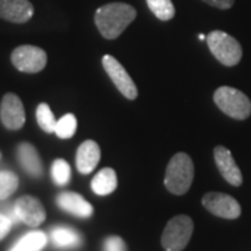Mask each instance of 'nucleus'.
Returning a JSON list of instances; mask_svg holds the SVG:
<instances>
[{
	"mask_svg": "<svg viewBox=\"0 0 251 251\" xmlns=\"http://www.w3.org/2000/svg\"><path fill=\"white\" fill-rule=\"evenodd\" d=\"M135 17L137 11L133 6L122 1H113L100 6L95 11L94 21L99 34L105 39H116L134 21Z\"/></svg>",
	"mask_w": 251,
	"mask_h": 251,
	"instance_id": "nucleus-1",
	"label": "nucleus"
},
{
	"mask_svg": "<svg viewBox=\"0 0 251 251\" xmlns=\"http://www.w3.org/2000/svg\"><path fill=\"white\" fill-rule=\"evenodd\" d=\"M194 180V163L187 153L179 152L172 156L166 166L165 187L175 196H184Z\"/></svg>",
	"mask_w": 251,
	"mask_h": 251,
	"instance_id": "nucleus-2",
	"label": "nucleus"
},
{
	"mask_svg": "<svg viewBox=\"0 0 251 251\" xmlns=\"http://www.w3.org/2000/svg\"><path fill=\"white\" fill-rule=\"evenodd\" d=\"M206 45L216 60L226 67H233L242 60L240 42L224 31H212L206 35Z\"/></svg>",
	"mask_w": 251,
	"mask_h": 251,
	"instance_id": "nucleus-3",
	"label": "nucleus"
},
{
	"mask_svg": "<svg viewBox=\"0 0 251 251\" xmlns=\"http://www.w3.org/2000/svg\"><path fill=\"white\" fill-rule=\"evenodd\" d=\"M214 102L221 112L236 120H244L251 115L250 98L233 87H219L214 94Z\"/></svg>",
	"mask_w": 251,
	"mask_h": 251,
	"instance_id": "nucleus-4",
	"label": "nucleus"
},
{
	"mask_svg": "<svg viewBox=\"0 0 251 251\" xmlns=\"http://www.w3.org/2000/svg\"><path fill=\"white\" fill-rule=\"evenodd\" d=\"M193 230L194 224L190 216L177 215L172 218L162 233V247L166 251L184 250L191 239Z\"/></svg>",
	"mask_w": 251,
	"mask_h": 251,
	"instance_id": "nucleus-5",
	"label": "nucleus"
},
{
	"mask_svg": "<svg viewBox=\"0 0 251 251\" xmlns=\"http://www.w3.org/2000/svg\"><path fill=\"white\" fill-rule=\"evenodd\" d=\"M11 63L18 72L35 74L46 67L48 54L39 46L21 45L11 52Z\"/></svg>",
	"mask_w": 251,
	"mask_h": 251,
	"instance_id": "nucleus-6",
	"label": "nucleus"
},
{
	"mask_svg": "<svg viewBox=\"0 0 251 251\" xmlns=\"http://www.w3.org/2000/svg\"><path fill=\"white\" fill-rule=\"evenodd\" d=\"M102 66L109 75V78L113 81L115 87L122 95H125L126 98L130 99V100L137 99L138 88H137L133 78L130 77V74L127 73V70L122 66V63L119 62L116 57H113L110 54H105L102 57Z\"/></svg>",
	"mask_w": 251,
	"mask_h": 251,
	"instance_id": "nucleus-7",
	"label": "nucleus"
},
{
	"mask_svg": "<svg viewBox=\"0 0 251 251\" xmlns=\"http://www.w3.org/2000/svg\"><path fill=\"white\" fill-rule=\"evenodd\" d=\"M202 205L211 214L225 219H237L242 214L240 204L232 196L225 193H206L202 197Z\"/></svg>",
	"mask_w": 251,
	"mask_h": 251,
	"instance_id": "nucleus-8",
	"label": "nucleus"
},
{
	"mask_svg": "<svg viewBox=\"0 0 251 251\" xmlns=\"http://www.w3.org/2000/svg\"><path fill=\"white\" fill-rule=\"evenodd\" d=\"M0 120L7 130H20L25 123V109L18 95L9 92L0 103Z\"/></svg>",
	"mask_w": 251,
	"mask_h": 251,
	"instance_id": "nucleus-9",
	"label": "nucleus"
},
{
	"mask_svg": "<svg viewBox=\"0 0 251 251\" xmlns=\"http://www.w3.org/2000/svg\"><path fill=\"white\" fill-rule=\"evenodd\" d=\"M14 216L31 227H36L46 219V211L42 202L32 196H23L16 201L13 208Z\"/></svg>",
	"mask_w": 251,
	"mask_h": 251,
	"instance_id": "nucleus-10",
	"label": "nucleus"
},
{
	"mask_svg": "<svg viewBox=\"0 0 251 251\" xmlns=\"http://www.w3.org/2000/svg\"><path fill=\"white\" fill-rule=\"evenodd\" d=\"M214 159H215L216 168L219 173L222 175L229 184H232L234 187L242 186L243 183V175L237 163L234 161L232 152L224 147V145H218L214 150Z\"/></svg>",
	"mask_w": 251,
	"mask_h": 251,
	"instance_id": "nucleus-11",
	"label": "nucleus"
},
{
	"mask_svg": "<svg viewBox=\"0 0 251 251\" xmlns=\"http://www.w3.org/2000/svg\"><path fill=\"white\" fill-rule=\"evenodd\" d=\"M34 16L29 0H0V18L13 24H24Z\"/></svg>",
	"mask_w": 251,
	"mask_h": 251,
	"instance_id": "nucleus-12",
	"label": "nucleus"
},
{
	"mask_svg": "<svg viewBox=\"0 0 251 251\" xmlns=\"http://www.w3.org/2000/svg\"><path fill=\"white\" fill-rule=\"evenodd\" d=\"M56 202L63 211L73 214L74 216H78V218H90L94 214V208L90 202L74 191L60 193L56 198Z\"/></svg>",
	"mask_w": 251,
	"mask_h": 251,
	"instance_id": "nucleus-13",
	"label": "nucleus"
},
{
	"mask_svg": "<svg viewBox=\"0 0 251 251\" xmlns=\"http://www.w3.org/2000/svg\"><path fill=\"white\" fill-rule=\"evenodd\" d=\"M100 159V148L95 141L87 140L81 144L75 153V166L80 173L88 175L97 168Z\"/></svg>",
	"mask_w": 251,
	"mask_h": 251,
	"instance_id": "nucleus-14",
	"label": "nucleus"
},
{
	"mask_svg": "<svg viewBox=\"0 0 251 251\" xmlns=\"http://www.w3.org/2000/svg\"><path fill=\"white\" fill-rule=\"evenodd\" d=\"M17 158L21 168L32 177H41L44 166L36 148L29 143H21L17 147Z\"/></svg>",
	"mask_w": 251,
	"mask_h": 251,
	"instance_id": "nucleus-15",
	"label": "nucleus"
},
{
	"mask_svg": "<svg viewBox=\"0 0 251 251\" xmlns=\"http://www.w3.org/2000/svg\"><path fill=\"white\" fill-rule=\"evenodd\" d=\"M117 187L116 172L112 168H103L91 181V188L97 196H109Z\"/></svg>",
	"mask_w": 251,
	"mask_h": 251,
	"instance_id": "nucleus-16",
	"label": "nucleus"
},
{
	"mask_svg": "<svg viewBox=\"0 0 251 251\" xmlns=\"http://www.w3.org/2000/svg\"><path fill=\"white\" fill-rule=\"evenodd\" d=\"M46 234L44 232H29L24 237H21L10 251H41L46 246Z\"/></svg>",
	"mask_w": 251,
	"mask_h": 251,
	"instance_id": "nucleus-17",
	"label": "nucleus"
},
{
	"mask_svg": "<svg viewBox=\"0 0 251 251\" xmlns=\"http://www.w3.org/2000/svg\"><path fill=\"white\" fill-rule=\"evenodd\" d=\"M52 240L54 246L60 249H70L80 244L81 236L70 227H54L52 230Z\"/></svg>",
	"mask_w": 251,
	"mask_h": 251,
	"instance_id": "nucleus-18",
	"label": "nucleus"
},
{
	"mask_svg": "<svg viewBox=\"0 0 251 251\" xmlns=\"http://www.w3.org/2000/svg\"><path fill=\"white\" fill-rule=\"evenodd\" d=\"M147 4L153 16L161 21H171L176 14L172 0H147Z\"/></svg>",
	"mask_w": 251,
	"mask_h": 251,
	"instance_id": "nucleus-19",
	"label": "nucleus"
},
{
	"mask_svg": "<svg viewBox=\"0 0 251 251\" xmlns=\"http://www.w3.org/2000/svg\"><path fill=\"white\" fill-rule=\"evenodd\" d=\"M36 122L39 127L45 131V133H54L56 128V119H54L52 110L49 108L48 103H39L36 108Z\"/></svg>",
	"mask_w": 251,
	"mask_h": 251,
	"instance_id": "nucleus-20",
	"label": "nucleus"
},
{
	"mask_svg": "<svg viewBox=\"0 0 251 251\" xmlns=\"http://www.w3.org/2000/svg\"><path fill=\"white\" fill-rule=\"evenodd\" d=\"M52 179L57 186H64L70 181L72 168H70L69 162L59 158L52 163Z\"/></svg>",
	"mask_w": 251,
	"mask_h": 251,
	"instance_id": "nucleus-21",
	"label": "nucleus"
},
{
	"mask_svg": "<svg viewBox=\"0 0 251 251\" xmlns=\"http://www.w3.org/2000/svg\"><path fill=\"white\" fill-rule=\"evenodd\" d=\"M77 130V119L73 113H67L57 120L56 123V128H54V134L59 138H72L73 135L75 134Z\"/></svg>",
	"mask_w": 251,
	"mask_h": 251,
	"instance_id": "nucleus-22",
	"label": "nucleus"
},
{
	"mask_svg": "<svg viewBox=\"0 0 251 251\" xmlns=\"http://www.w3.org/2000/svg\"><path fill=\"white\" fill-rule=\"evenodd\" d=\"M18 187V177L16 173L9 171L0 172V200L9 198Z\"/></svg>",
	"mask_w": 251,
	"mask_h": 251,
	"instance_id": "nucleus-23",
	"label": "nucleus"
},
{
	"mask_svg": "<svg viewBox=\"0 0 251 251\" xmlns=\"http://www.w3.org/2000/svg\"><path fill=\"white\" fill-rule=\"evenodd\" d=\"M103 251H126V243L119 236H109L103 242Z\"/></svg>",
	"mask_w": 251,
	"mask_h": 251,
	"instance_id": "nucleus-24",
	"label": "nucleus"
},
{
	"mask_svg": "<svg viewBox=\"0 0 251 251\" xmlns=\"http://www.w3.org/2000/svg\"><path fill=\"white\" fill-rule=\"evenodd\" d=\"M13 222H14L13 218L4 215V214H0V240H3L7 236L11 226H13Z\"/></svg>",
	"mask_w": 251,
	"mask_h": 251,
	"instance_id": "nucleus-25",
	"label": "nucleus"
},
{
	"mask_svg": "<svg viewBox=\"0 0 251 251\" xmlns=\"http://www.w3.org/2000/svg\"><path fill=\"white\" fill-rule=\"evenodd\" d=\"M202 1L219 10L230 9L234 4V0H202Z\"/></svg>",
	"mask_w": 251,
	"mask_h": 251,
	"instance_id": "nucleus-26",
	"label": "nucleus"
},
{
	"mask_svg": "<svg viewBox=\"0 0 251 251\" xmlns=\"http://www.w3.org/2000/svg\"><path fill=\"white\" fill-rule=\"evenodd\" d=\"M198 38H200V39H201V41H202V39H206L205 35H204V34H200V35H198Z\"/></svg>",
	"mask_w": 251,
	"mask_h": 251,
	"instance_id": "nucleus-27",
	"label": "nucleus"
},
{
	"mask_svg": "<svg viewBox=\"0 0 251 251\" xmlns=\"http://www.w3.org/2000/svg\"><path fill=\"white\" fill-rule=\"evenodd\" d=\"M0 159H1V152H0Z\"/></svg>",
	"mask_w": 251,
	"mask_h": 251,
	"instance_id": "nucleus-28",
	"label": "nucleus"
}]
</instances>
